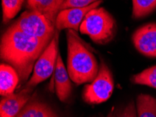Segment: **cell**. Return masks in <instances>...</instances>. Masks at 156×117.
<instances>
[{
  "mask_svg": "<svg viewBox=\"0 0 156 117\" xmlns=\"http://www.w3.org/2000/svg\"><path fill=\"white\" fill-rule=\"evenodd\" d=\"M51 40L41 39L26 34L14 24L2 35L1 58L16 70L20 84L27 82L38 58Z\"/></svg>",
  "mask_w": 156,
  "mask_h": 117,
  "instance_id": "obj_1",
  "label": "cell"
},
{
  "mask_svg": "<svg viewBox=\"0 0 156 117\" xmlns=\"http://www.w3.org/2000/svg\"><path fill=\"white\" fill-rule=\"evenodd\" d=\"M67 71L73 82L78 85L93 82L100 65L93 51L76 32L67 31Z\"/></svg>",
  "mask_w": 156,
  "mask_h": 117,
  "instance_id": "obj_2",
  "label": "cell"
},
{
  "mask_svg": "<svg viewBox=\"0 0 156 117\" xmlns=\"http://www.w3.org/2000/svg\"><path fill=\"white\" fill-rule=\"evenodd\" d=\"M116 23L113 16L104 8L92 9L87 13L80 26L81 34L87 35L98 44H106L116 34Z\"/></svg>",
  "mask_w": 156,
  "mask_h": 117,
  "instance_id": "obj_3",
  "label": "cell"
},
{
  "mask_svg": "<svg viewBox=\"0 0 156 117\" xmlns=\"http://www.w3.org/2000/svg\"><path fill=\"white\" fill-rule=\"evenodd\" d=\"M114 84L109 68L103 60L93 82L86 85L83 92V99L90 104H98L106 102L112 95Z\"/></svg>",
  "mask_w": 156,
  "mask_h": 117,
  "instance_id": "obj_4",
  "label": "cell"
},
{
  "mask_svg": "<svg viewBox=\"0 0 156 117\" xmlns=\"http://www.w3.org/2000/svg\"><path fill=\"white\" fill-rule=\"evenodd\" d=\"M26 34L41 39L51 40L55 34V24L39 12L25 11L13 23Z\"/></svg>",
  "mask_w": 156,
  "mask_h": 117,
  "instance_id": "obj_5",
  "label": "cell"
},
{
  "mask_svg": "<svg viewBox=\"0 0 156 117\" xmlns=\"http://www.w3.org/2000/svg\"><path fill=\"white\" fill-rule=\"evenodd\" d=\"M58 38L59 31L56 30L53 38L35 63L32 76L26 84V87L33 88L50 77L55 71L59 55Z\"/></svg>",
  "mask_w": 156,
  "mask_h": 117,
  "instance_id": "obj_6",
  "label": "cell"
},
{
  "mask_svg": "<svg viewBox=\"0 0 156 117\" xmlns=\"http://www.w3.org/2000/svg\"><path fill=\"white\" fill-rule=\"evenodd\" d=\"M101 2L102 1L100 0L83 8L67 9L60 11L56 17V30L61 31L64 29H71L77 32L87 13L92 9L98 7Z\"/></svg>",
  "mask_w": 156,
  "mask_h": 117,
  "instance_id": "obj_7",
  "label": "cell"
},
{
  "mask_svg": "<svg viewBox=\"0 0 156 117\" xmlns=\"http://www.w3.org/2000/svg\"><path fill=\"white\" fill-rule=\"evenodd\" d=\"M132 42L139 53L148 58H156V23L139 27L132 35Z\"/></svg>",
  "mask_w": 156,
  "mask_h": 117,
  "instance_id": "obj_8",
  "label": "cell"
},
{
  "mask_svg": "<svg viewBox=\"0 0 156 117\" xmlns=\"http://www.w3.org/2000/svg\"><path fill=\"white\" fill-rule=\"evenodd\" d=\"M32 88L26 87L18 93L4 97L0 102L1 117H16L30 98Z\"/></svg>",
  "mask_w": 156,
  "mask_h": 117,
  "instance_id": "obj_9",
  "label": "cell"
},
{
  "mask_svg": "<svg viewBox=\"0 0 156 117\" xmlns=\"http://www.w3.org/2000/svg\"><path fill=\"white\" fill-rule=\"evenodd\" d=\"M54 75L56 94L60 101L66 102L69 99L72 93V84L67 69L65 68L60 53L58 57Z\"/></svg>",
  "mask_w": 156,
  "mask_h": 117,
  "instance_id": "obj_10",
  "label": "cell"
},
{
  "mask_svg": "<svg viewBox=\"0 0 156 117\" xmlns=\"http://www.w3.org/2000/svg\"><path fill=\"white\" fill-rule=\"evenodd\" d=\"M65 0H27L26 6L29 10L39 12L55 24L60 7Z\"/></svg>",
  "mask_w": 156,
  "mask_h": 117,
  "instance_id": "obj_11",
  "label": "cell"
},
{
  "mask_svg": "<svg viewBox=\"0 0 156 117\" xmlns=\"http://www.w3.org/2000/svg\"><path fill=\"white\" fill-rule=\"evenodd\" d=\"M0 94L6 97L13 94L20 79L18 72L10 64H1L0 66Z\"/></svg>",
  "mask_w": 156,
  "mask_h": 117,
  "instance_id": "obj_12",
  "label": "cell"
},
{
  "mask_svg": "<svg viewBox=\"0 0 156 117\" xmlns=\"http://www.w3.org/2000/svg\"><path fill=\"white\" fill-rule=\"evenodd\" d=\"M16 117H59L48 104L39 101L30 102Z\"/></svg>",
  "mask_w": 156,
  "mask_h": 117,
  "instance_id": "obj_13",
  "label": "cell"
},
{
  "mask_svg": "<svg viewBox=\"0 0 156 117\" xmlns=\"http://www.w3.org/2000/svg\"><path fill=\"white\" fill-rule=\"evenodd\" d=\"M137 117H156V98L140 94L136 98Z\"/></svg>",
  "mask_w": 156,
  "mask_h": 117,
  "instance_id": "obj_14",
  "label": "cell"
},
{
  "mask_svg": "<svg viewBox=\"0 0 156 117\" xmlns=\"http://www.w3.org/2000/svg\"><path fill=\"white\" fill-rule=\"evenodd\" d=\"M132 16L141 18L156 9V0H132Z\"/></svg>",
  "mask_w": 156,
  "mask_h": 117,
  "instance_id": "obj_15",
  "label": "cell"
},
{
  "mask_svg": "<svg viewBox=\"0 0 156 117\" xmlns=\"http://www.w3.org/2000/svg\"><path fill=\"white\" fill-rule=\"evenodd\" d=\"M131 81L135 84L144 85L156 88V65L151 67L141 72L132 76Z\"/></svg>",
  "mask_w": 156,
  "mask_h": 117,
  "instance_id": "obj_16",
  "label": "cell"
},
{
  "mask_svg": "<svg viewBox=\"0 0 156 117\" xmlns=\"http://www.w3.org/2000/svg\"><path fill=\"white\" fill-rule=\"evenodd\" d=\"M3 22L7 23L17 15L25 0H2Z\"/></svg>",
  "mask_w": 156,
  "mask_h": 117,
  "instance_id": "obj_17",
  "label": "cell"
},
{
  "mask_svg": "<svg viewBox=\"0 0 156 117\" xmlns=\"http://www.w3.org/2000/svg\"><path fill=\"white\" fill-rule=\"evenodd\" d=\"M108 117H137L134 102H131L124 108L111 113Z\"/></svg>",
  "mask_w": 156,
  "mask_h": 117,
  "instance_id": "obj_18",
  "label": "cell"
},
{
  "mask_svg": "<svg viewBox=\"0 0 156 117\" xmlns=\"http://www.w3.org/2000/svg\"><path fill=\"white\" fill-rule=\"evenodd\" d=\"M98 1L100 0H65L60 7V11L67 9L83 8Z\"/></svg>",
  "mask_w": 156,
  "mask_h": 117,
  "instance_id": "obj_19",
  "label": "cell"
}]
</instances>
